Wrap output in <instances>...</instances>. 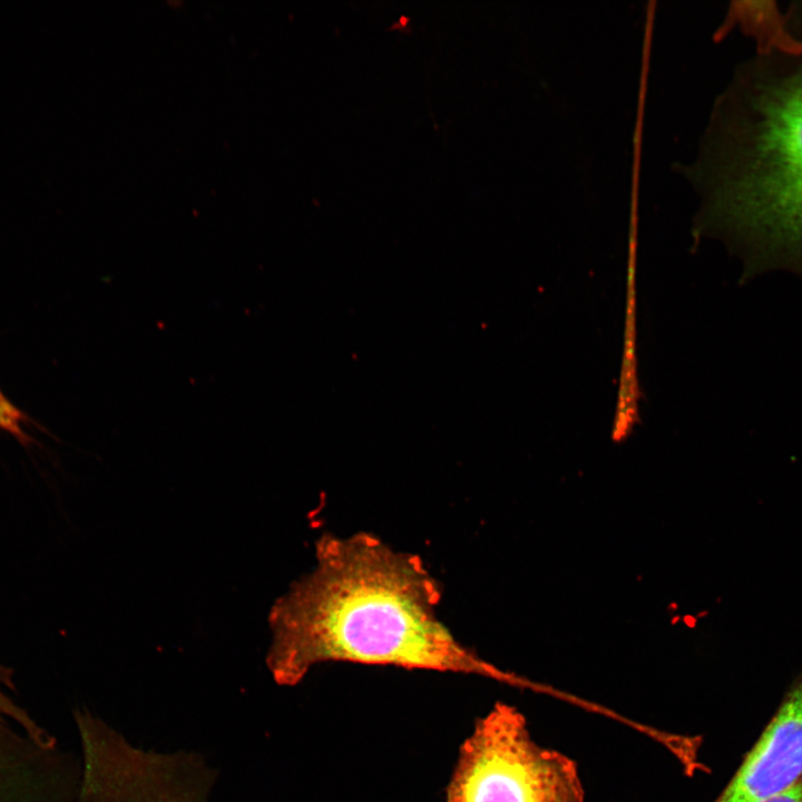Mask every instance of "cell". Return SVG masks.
I'll return each mask as SVG.
<instances>
[{
	"label": "cell",
	"instance_id": "1",
	"mask_svg": "<svg viewBox=\"0 0 802 802\" xmlns=\"http://www.w3.org/2000/svg\"><path fill=\"white\" fill-rule=\"evenodd\" d=\"M314 569L270 613L267 666L293 686L326 662L478 675L542 692L544 685L502 671L462 645L439 619L438 581L421 559L378 537L323 535Z\"/></svg>",
	"mask_w": 802,
	"mask_h": 802
},
{
	"label": "cell",
	"instance_id": "2",
	"mask_svg": "<svg viewBox=\"0 0 802 802\" xmlns=\"http://www.w3.org/2000/svg\"><path fill=\"white\" fill-rule=\"evenodd\" d=\"M790 11L802 32V1ZM684 172L701 195L697 234L747 262L802 265V48L736 66Z\"/></svg>",
	"mask_w": 802,
	"mask_h": 802
},
{
	"label": "cell",
	"instance_id": "3",
	"mask_svg": "<svg viewBox=\"0 0 802 802\" xmlns=\"http://www.w3.org/2000/svg\"><path fill=\"white\" fill-rule=\"evenodd\" d=\"M444 802H585L576 762L539 745L525 715L499 702L462 742Z\"/></svg>",
	"mask_w": 802,
	"mask_h": 802
},
{
	"label": "cell",
	"instance_id": "4",
	"mask_svg": "<svg viewBox=\"0 0 802 802\" xmlns=\"http://www.w3.org/2000/svg\"><path fill=\"white\" fill-rule=\"evenodd\" d=\"M74 721L81 747L75 802H208L215 774L202 757L134 747L86 707Z\"/></svg>",
	"mask_w": 802,
	"mask_h": 802
},
{
	"label": "cell",
	"instance_id": "5",
	"mask_svg": "<svg viewBox=\"0 0 802 802\" xmlns=\"http://www.w3.org/2000/svg\"><path fill=\"white\" fill-rule=\"evenodd\" d=\"M802 777V672L713 802H760Z\"/></svg>",
	"mask_w": 802,
	"mask_h": 802
},
{
	"label": "cell",
	"instance_id": "6",
	"mask_svg": "<svg viewBox=\"0 0 802 802\" xmlns=\"http://www.w3.org/2000/svg\"><path fill=\"white\" fill-rule=\"evenodd\" d=\"M80 761L50 732L0 734V802H75Z\"/></svg>",
	"mask_w": 802,
	"mask_h": 802
},
{
	"label": "cell",
	"instance_id": "7",
	"mask_svg": "<svg viewBox=\"0 0 802 802\" xmlns=\"http://www.w3.org/2000/svg\"><path fill=\"white\" fill-rule=\"evenodd\" d=\"M737 27L755 42V52L798 51L802 48V32L786 10L776 1H733L724 22L715 33L722 39Z\"/></svg>",
	"mask_w": 802,
	"mask_h": 802
},
{
	"label": "cell",
	"instance_id": "8",
	"mask_svg": "<svg viewBox=\"0 0 802 802\" xmlns=\"http://www.w3.org/2000/svg\"><path fill=\"white\" fill-rule=\"evenodd\" d=\"M13 671L0 663V734L12 730L42 733L46 727L17 701Z\"/></svg>",
	"mask_w": 802,
	"mask_h": 802
},
{
	"label": "cell",
	"instance_id": "9",
	"mask_svg": "<svg viewBox=\"0 0 802 802\" xmlns=\"http://www.w3.org/2000/svg\"><path fill=\"white\" fill-rule=\"evenodd\" d=\"M25 415L14 407L0 390V430L19 438H25L22 423Z\"/></svg>",
	"mask_w": 802,
	"mask_h": 802
},
{
	"label": "cell",
	"instance_id": "10",
	"mask_svg": "<svg viewBox=\"0 0 802 802\" xmlns=\"http://www.w3.org/2000/svg\"><path fill=\"white\" fill-rule=\"evenodd\" d=\"M760 802H802V777Z\"/></svg>",
	"mask_w": 802,
	"mask_h": 802
}]
</instances>
